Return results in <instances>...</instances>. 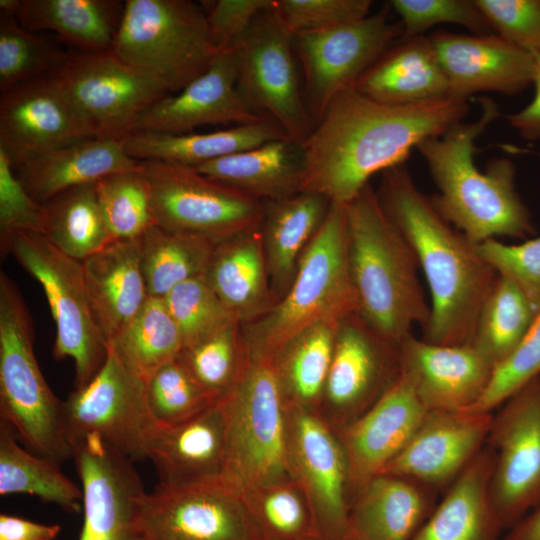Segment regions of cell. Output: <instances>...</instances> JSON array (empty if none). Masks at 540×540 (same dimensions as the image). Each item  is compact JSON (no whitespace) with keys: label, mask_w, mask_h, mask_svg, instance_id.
Here are the masks:
<instances>
[{"label":"cell","mask_w":540,"mask_h":540,"mask_svg":"<svg viewBox=\"0 0 540 540\" xmlns=\"http://www.w3.org/2000/svg\"><path fill=\"white\" fill-rule=\"evenodd\" d=\"M357 309L348 257L347 207L331 203L286 294L263 316L242 324V331L252 358L272 359L303 331L338 323Z\"/></svg>","instance_id":"5b68a950"},{"label":"cell","mask_w":540,"mask_h":540,"mask_svg":"<svg viewBox=\"0 0 540 540\" xmlns=\"http://www.w3.org/2000/svg\"><path fill=\"white\" fill-rule=\"evenodd\" d=\"M138 165L121 140L92 137L32 156L14 168L29 194L43 204L65 190L95 184Z\"/></svg>","instance_id":"f1b7e54d"},{"label":"cell","mask_w":540,"mask_h":540,"mask_svg":"<svg viewBox=\"0 0 540 540\" xmlns=\"http://www.w3.org/2000/svg\"><path fill=\"white\" fill-rule=\"evenodd\" d=\"M492 31L533 56L540 54V0H475Z\"/></svg>","instance_id":"db71d44e"},{"label":"cell","mask_w":540,"mask_h":540,"mask_svg":"<svg viewBox=\"0 0 540 540\" xmlns=\"http://www.w3.org/2000/svg\"><path fill=\"white\" fill-rule=\"evenodd\" d=\"M148 179L158 226L218 244L261 228L263 202L194 167L140 161Z\"/></svg>","instance_id":"30bf717a"},{"label":"cell","mask_w":540,"mask_h":540,"mask_svg":"<svg viewBox=\"0 0 540 540\" xmlns=\"http://www.w3.org/2000/svg\"><path fill=\"white\" fill-rule=\"evenodd\" d=\"M493 415L486 444L495 452L490 491L503 528L540 504V376Z\"/></svg>","instance_id":"9a60e30c"},{"label":"cell","mask_w":540,"mask_h":540,"mask_svg":"<svg viewBox=\"0 0 540 540\" xmlns=\"http://www.w3.org/2000/svg\"><path fill=\"white\" fill-rule=\"evenodd\" d=\"M504 540H540V504L512 526Z\"/></svg>","instance_id":"91938a15"},{"label":"cell","mask_w":540,"mask_h":540,"mask_svg":"<svg viewBox=\"0 0 540 540\" xmlns=\"http://www.w3.org/2000/svg\"><path fill=\"white\" fill-rule=\"evenodd\" d=\"M32 320L20 289L0 271V414L20 440L57 465L73 457L60 401L33 349Z\"/></svg>","instance_id":"8992f818"},{"label":"cell","mask_w":540,"mask_h":540,"mask_svg":"<svg viewBox=\"0 0 540 540\" xmlns=\"http://www.w3.org/2000/svg\"><path fill=\"white\" fill-rule=\"evenodd\" d=\"M384 4L369 16L334 28L294 35L304 74V98L315 125L329 103L353 88L364 72L402 37L400 21Z\"/></svg>","instance_id":"5bb4252c"},{"label":"cell","mask_w":540,"mask_h":540,"mask_svg":"<svg viewBox=\"0 0 540 540\" xmlns=\"http://www.w3.org/2000/svg\"><path fill=\"white\" fill-rule=\"evenodd\" d=\"M58 42L23 28L0 12V91L50 74L67 57Z\"/></svg>","instance_id":"bcb514c9"},{"label":"cell","mask_w":540,"mask_h":540,"mask_svg":"<svg viewBox=\"0 0 540 540\" xmlns=\"http://www.w3.org/2000/svg\"><path fill=\"white\" fill-rule=\"evenodd\" d=\"M231 49L243 94L301 146L314 124L301 91L294 35L279 16L276 4L261 12Z\"/></svg>","instance_id":"8fae6325"},{"label":"cell","mask_w":540,"mask_h":540,"mask_svg":"<svg viewBox=\"0 0 540 540\" xmlns=\"http://www.w3.org/2000/svg\"><path fill=\"white\" fill-rule=\"evenodd\" d=\"M346 207L357 314L382 338L399 346L412 335L413 325L424 329L430 317L416 255L370 184Z\"/></svg>","instance_id":"277c9868"},{"label":"cell","mask_w":540,"mask_h":540,"mask_svg":"<svg viewBox=\"0 0 540 540\" xmlns=\"http://www.w3.org/2000/svg\"><path fill=\"white\" fill-rule=\"evenodd\" d=\"M492 419V412L428 411L382 473L408 477L436 491L448 488L486 445Z\"/></svg>","instance_id":"603a6c76"},{"label":"cell","mask_w":540,"mask_h":540,"mask_svg":"<svg viewBox=\"0 0 540 540\" xmlns=\"http://www.w3.org/2000/svg\"><path fill=\"white\" fill-rule=\"evenodd\" d=\"M495 452L485 445L448 486L412 540H497L503 528L490 491Z\"/></svg>","instance_id":"f546056e"},{"label":"cell","mask_w":540,"mask_h":540,"mask_svg":"<svg viewBox=\"0 0 540 540\" xmlns=\"http://www.w3.org/2000/svg\"><path fill=\"white\" fill-rule=\"evenodd\" d=\"M371 0H276V10L297 35L334 28L371 14Z\"/></svg>","instance_id":"f5cc1de1"},{"label":"cell","mask_w":540,"mask_h":540,"mask_svg":"<svg viewBox=\"0 0 540 540\" xmlns=\"http://www.w3.org/2000/svg\"><path fill=\"white\" fill-rule=\"evenodd\" d=\"M71 442L96 436L131 461L147 459L157 427L146 401L145 382L108 348L107 358L89 383L63 401Z\"/></svg>","instance_id":"4fadbf2b"},{"label":"cell","mask_w":540,"mask_h":540,"mask_svg":"<svg viewBox=\"0 0 540 540\" xmlns=\"http://www.w3.org/2000/svg\"><path fill=\"white\" fill-rule=\"evenodd\" d=\"M145 540H259L241 495L225 482L157 486L143 497Z\"/></svg>","instance_id":"d6986e66"},{"label":"cell","mask_w":540,"mask_h":540,"mask_svg":"<svg viewBox=\"0 0 540 540\" xmlns=\"http://www.w3.org/2000/svg\"><path fill=\"white\" fill-rule=\"evenodd\" d=\"M338 323H322L310 327L290 340L270 359L287 409L318 412Z\"/></svg>","instance_id":"8d00e7d4"},{"label":"cell","mask_w":540,"mask_h":540,"mask_svg":"<svg viewBox=\"0 0 540 540\" xmlns=\"http://www.w3.org/2000/svg\"><path fill=\"white\" fill-rule=\"evenodd\" d=\"M222 399L227 413L224 482L242 496L292 477L287 407L272 361L252 358L245 377Z\"/></svg>","instance_id":"ba28073f"},{"label":"cell","mask_w":540,"mask_h":540,"mask_svg":"<svg viewBox=\"0 0 540 540\" xmlns=\"http://www.w3.org/2000/svg\"><path fill=\"white\" fill-rule=\"evenodd\" d=\"M124 11L118 0H21L16 14L30 32L51 31L74 51H111Z\"/></svg>","instance_id":"d590c367"},{"label":"cell","mask_w":540,"mask_h":540,"mask_svg":"<svg viewBox=\"0 0 540 540\" xmlns=\"http://www.w3.org/2000/svg\"><path fill=\"white\" fill-rule=\"evenodd\" d=\"M401 372L399 346L357 313L336 327L333 354L318 414L336 431L368 411Z\"/></svg>","instance_id":"2e32d148"},{"label":"cell","mask_w":540,"mask_h":540,"mask_svg":"<svg viewBox=\"0 0 540 540\" xmlns=\"http://www.w3.org/2000/svg\"><path fill=\"white\" fill-rule=\"evenodd\" d=\"M60 529L57 524L44 525L12 515H0V539L3 540H54Z\"/></svg>","instance_id":"6f0895ef"},{"label":"cell","mask_w":540,"mask_h":540,"mask_svg":"<svg viewBox=\"0 0 540 540\" xmlns=\"http://www.w3.org/2000/svg\"><path fill=\"white\" fill-rule=\"evenodd\" d=\"M26 493L67 512L82 509L83 493L52 461L21 447L9 424H0V494Z\"/></svg>","instance_id":"ab89813d"},{"label":"cell","mask_w":540,"mask_h":540,"mask_svg":"<svg viewBox=\"0 0 540 540\" xmlns=\"http://www.w3.org/2000/svg\"><path fill=\"white\" fill-rule=\"evenodd\" d=\"M427 412L400 372L395 383L368 411L337 431L348 460L352 498L402 451Z\"/></svg>","instance_id":"d4e9b609"},{"label":"cell","mask_w":540,"mask_h":540,"mask_svg":"<svg viewBox=\"0 0 540 540\" xmlns=\"http://www.w3.org/2000/svg\"><path fill=\"white\" fill-rule=\"evenodd\" d=\"M184 341L163 298L149 297L127 327L108 345L144 382L178 357Z\"/></svg>","instance_id":"60d3db41"},{"label":"cell","mask_w":540,"mask_h":540,"mask_svg":"<svg viewBox=\"0 0 540 540\" xmlns=\"http://www.w3.org/2000/svg\"><path fill=\"white\" fill-rule=\"evenodd\" d=\"M241 497L259 540L317 537L311 505L293 477L261 486Z\"/></svg>","instance_id":"ee69618b"},{"label":"cell","mask_w":540,"mask_h":540,"mask_svg":"<svg viewBox=\"0 0 540 540\" xmlns=\"http://www.w3.org/2000/svg\"><path fill=\"white\" fill-rule=\"evenodd\" d=\"M92 137L48 75L1 92L0 148L14 167L32 156Z\"/></svg>","instance_id":"7402d4cb"},{"label":"cell","mask_w":540,"mask_h":540,"mask_svg":"<svg viewBox=\"0 0 540 540\" xmlns=\"http://www.w3.org/2000/svg\"><path fill=\"white\" fill-rule=\"evenodd\" d=\"M263 249L274 305L288 291L299 262L323 224L331 202L315 193L263 202Z\"/></svg>","instance_id":"d6a6232c"},{"label":"cell","mask_w":540,"mask_h":540,"mask_svg":"<svg viewBox=\"0 0 540 540\" xmlns=\"http://www.w3.org/2000/svg\"><path fill=\"white\" fill-rule=\"evenodd\" d=\"M149 411L158 426L189 419L216 401L177 358L158 368L145 382Z\"/></svg>","instance_id":"7dc6e473"},{"label":"cell","mask_w":540,"mask_h":540,"mask_svg":"<svg viewBox=\"0 0 540 540\" xmlns=\"http://www.w3.org/2000/svg\"><path fill=\"white\" fill-rule=\"evenodd\" d=\"M271 120L256 109L238 84L232 49L219 52L209 68L186 87L152 104L134 131L181 134L214 124L237 125Z\"/></svg>","instance_id":"44dd1931"},{"label":"cell","mask_w":540,"mask_h":540,"mask_svg":"<svg viewBox=\"0 0 540 540\" xmlns=\"http://www.w3.org/2000/svg\"><path fill=\"white\" fill-rule=\"evenodd\" d=\"M468 101L378 102L350 88L337 95L301 145L300 192L348 204L378 172L402 165L425 139L463 121Z\"/></svg>","instance_id":"6da1fadb"},{"label":"cell","mask_w":540,"mask_h":540,"mask_svg":"<svg viewBox=\"0 0 540 540\" xmlns=\"http://www.w3.org/2000/svg\"><path fill=\"white\" fill-rule=\"evenodd\" d=\"M21 0H0V12L17 14Z\"/></svg>","instance_id":"94428289"},{"label":"cell","mask_w":540,"mask_h":540,"mask_svg":"<svg viewBox=\"0 0 540 540\" xmlns=\"http://www.w3.org/2000/svg\"><path fill=\"white\" fill-rule=\"evenodd\" d=\"M96 190L112 241L138 239L158 225L151 186L140 161L136 169L101 179Z\"/></svg>","instance_id":"f6af8a7d"},{"label":"cell","mask_w":540,"mask_h":540,"mask_svg":"<svg viewBox=\"0 0 540 540\" xmlns=\"http://www.w3.org/2000/svg\"><path fill=\"white\" fill-rule=\"evenodd\" d=\"M72 448L83 493L79 540H145L139 514L146 492L133 461L92 435Z\"/></svg>","instance_id":"ac0fdd59"},{"label":"cell","mask_w":540,"mask_h":540,"mask_svg":"<svg viewBox=\"0 0 540 540\" xmlns=\"http://www.w3.org/2000/svg\"><path fill=\"white\" fill-rule=\"evenodd\" d=\"M376 192L411 245L429 287L430 317L423 339L440 345L470 344L498 274L479 254L477 244L442 215L432 196L419 190L403 164L382 172Z\"/></svg>","instance_id":"7a4b0ae2"},{"label":"cell","mask_w":540,"mask_h":540,"mask_svg":"<svg viewBox=\"0 0 540 540\" xmlns=\"http://www.w3.org/2000/svg\"><path fill=\"white\" fill-rule=\"evenodd\" d=\"M362 94L390 105L449 96L448 83L429 36L400 38L359 78Z\"/></svg>","instance_id":"4dcf8cb0"},{"label":"cell","mask_w":540,"mask_h":540,"mask_svg":"<svg viewBox=\"0 0 540 540\" xmlns=\"http://www.w3.org/2000/svg\"><path fill=\"white\" fill-rule=\"evenodd\" d=\"M112 54L175 94L218 54L203 6L190 0H126Z\"/></svg>","instance_id":"52a82bcc"},{"label":"cell","mask_w":540,"mask_h":540,"mask_svg":"<svg viewBox=\"0 0 540 540\" xmlns=\"http://www.w3.org/2000/svg\"><path fill=\"white\" fill-rule=\"evenodd\" d=\"M0 245L3 254H11L41 284L56 325L52 355L73 359L74 388L83 387L103 366L108 344L90 303L82 262L40 233L15 231L0 239Z\"/></svg>","instance_id":"9c48e42d"},{"label":"cell","mask_w":540,"mask_h":540,"mask_svg":"<svg viewBox=\"0 0 540 540\" xmlns=\"http://www.w3.org/2000/svg\"><path fill=\"white\" fill-rule=\"evenodd\" d=\"M400 18L403 39L424 35L438 24H456L472 34L493 33L475 0H392Z\"/></svg>","instance_id":"681fc988"},{"label":"cell","mask_w":540,"mask_h":540,"mask_svg":"<svg viewBox=\"0 0 540 540\" xmlns=\"http://www.w3.org/2000/svg\"><path fill=\"white\" fill-rule=\"evenodd\" d=\"M429 37L452 98L468 101L481 92L512 96L533 85L535 57L495 33L436 30Z\"/></svg>","instance_id":"ffe728a7"},{"label":"cell","mask_w":540,"mask_h":540,"mask_svg":"<svg viewBox=\"0 0 540 540\" xmlns=\"http://www.w3.org/2000/svg\"><path fill=\"white\" fill-rule=\"evenodd\" d=\"M292 477L313 511L319 540H350L352 501L347 456L338 435L317 412L287 409Z\"/></svg>","instance_id":"e0dca14e"},{"label":"cell","mask_w":540,"mask_h":540,"mask_svg":"<svg viewBox=\"0 0 540 540\" xmlns=\"http://www.w3.org/2000/svg\"><path fill=\"white\" fill-rule=\"evenodd\" d=\"M284 138L288 137L282 129L266 120L209 133L135 131L121 141L125 152L135 160L196 167Z\"/></svg>","instance_id":"836d02e7"},{"label":"cell","mask_w":540,"mask_h":540,"mask_svg":"<svg viewBox=\"0 0 540 540\" xmlns=\"http://www.w3.org/2000/svg\"><path fill=\"white\" fill-rule=\"evenodd\" d=\"M86 289L109 345L149 299L138 239L115 240L82 261Z\"/></svg>","instance_id":"83f0119b"},{"label":"cell","mask_w":540,"mask_h":540,"mask_svg":"<svg viewBox=\"0 0 540 540\" xmlns=\"http://www.w3.org/2000/svg\"><path fill=\"white\" fill-rule=\"evenodd\" d=\"M482 258L496 273L515 284L535 311H540V236L510 245L496 238L477 244Z\"/></svg>","instance_id":"816d5d0a"},{"label":"cell","mask_w":540,"mask_h":540,"mask_svg":"<svg viewBox=\"0 0 540 540\" xmlns=\"http://www.w3.org/2000/svg\"><path fill=\"white\" fill-rule=\"evenodd\" d=\"M0 540H3V539H0Z\"/></svg>","instance_id":"e7e4bbea"},{"label":"cell","mask_w":540,"mask_h":540,"mask_svg":"<svg viewBox=\"0 0 540 540\" xmlns=\"http://www.w3.org/2000/svg\"><path fill=\"white\" fill-rule=\"evenodd\" d=\"M536 315L522 291L498 275L482 304L470 344L495 369L520 344Z\"/></svg>","instance_id":"b9f144b4"},{"label":"cell","mask_w":540,"mask_h":540,"mask_svg":"<svg viewBox=\"0 0 540 540\" xmlns=\"http://www.w3.org/2000/svg\"><path fill=\"white\" fill-rule=\"evenodd\" d=\"M48 76L95 138L123 140L146 109L170 95L111 51L69 52Z\"/></svg>","instance_id":"7c38bea8"},{"label":"cell","mask_w":540,"mask_h":540,"mask_svg":"<svg viewBox=\"0 0 540 540\" xmlns=\"http://www.w3.org/2000/svg\"><path fill=\"white\" fill-rule=\"evenodd\" d=\"M147 459L163 488L224 482L227 413L223 399L179 423L157 425Z\"/></svg>","instance_id":"484cf974"},{"label":"cell","mask_w":540,"mask_h":540,"mask_svg":"<svg viewBox=\"0 0 540 540\" xmlns=\"http://www.w3.org/2000/svg\"><path fill=\"white\" fill-rule=\"evenodd\" d=\"M203 276L241 324L274 306L260 229L216 244Z\"/></svg>","instance_id":"1f68e13d"},{"label":"cell","mask_w":540,"mask_h":540,"mask_svg":"<svg viewBox=\"0 0 540 540\" xmlns=\"http://www.w3.org/2000/svg\"><path fill=\"white\" fill-rule=\"evenodd\" d=\"M303 154L288 138L218 158L194 167L261 202L281 200L300 192Z\"/></svg>","instance_id":"e575fe53"},{"label":"cell","mask_w":540,"mask_h":540,"mask_svg":"<svg viewBox=\"0 0 540 540\" xmlns=\"http://www.w3.org/2000/svg\"><path fill=\"white\" fill-rule=\"evenodd\" d=\"M178 359L215 400L227 396L245 377L252 363L250 348L238 321L185 346Z\"/></svg>","instance_id":"7bdbcfd3"},{"label":"cell","mask_w":540,"mask_h":540,"mask_svg":"<svg viewBox=\"0 0 540 540\" xmlns=\"http://www.w3.org/2000/svg\"><path fill=\"white\" fill-rule=\"evenodd\" d=\"M534 57H535V60H536L537 69L540 72V54L535 55Z\"/></svg>","instance_id":"6125c7cd"},{"label":"cell","mask_w":540,"mask_h":540,"mask_svg":"<svg viewBox=\"0 0 540 540\" xmlns=\"http://www.w3.org/2000/svg\"><path fill=\"white\" fill-rule=\"evenodd\" d=\"M138 245L149 296L164 298L177 285L204 275L216 244L156 225Z\"/></svg>","instance_id":"f35d334b"},{"label":"cell","mask_w":540,"mask_h":540,"mask_svg":"<svg viewBox=\"0 0 540 540\" xmlns=\"http://www.w3.org/2000/svg\"><path fill=\"white\" fill-rule=\"evenodd\" d=\"M436 492L408 477L375 475L352 498L350 540H412L435 508Z\"/></svg>","instance_id":"4316f807"},{"label":"cell","mask_w":540,"mask_h":540,"mask_svg":"<svg viewBox=\"0 0 540 540\" xmlns=\"http://www.w3.org/2000/svg\"><path fill=\"white\" fill-rule=\"evenodd\" d=\"M163 299L180 330L184 347L232 321H238L223 305L203 275L177 285Z\"/></svg>","instance_id":"c3c4849f"},{"label":"cell","mask_w":540,"mask_h":540,"mask_svg":"<svg viewBox=\"0 0 540 540\" xmlns=\"http://www.w3.org/2000/svg\"><path fill=\"white\" fill-rule=\"evenodd\" d=\"M401 373L428 411H467L486 391L494 367L471 345H440L408 336Z\"/></svg>","instance_id":"cb8c5ba5"},{"label":"cell","mask_w":540,"mask_h":540,"mask_svg":"<svg viewBox=\"0 0 540 540\" xmlns=\"http://www.w3.org/2000/svg\"><path fill=\"white\" fill-rule=\"evenodd\" d=\"M538 376H540V311L520 344L494 369L483 396L467 411L491 413Z\"/></svg>","instance_id":"f907efd6"},{"label":"cell","mask_w":540,"mask_h":540,"mask_svg":"<svg viewBox=\"0 0 540 540\" xmlns=\"http://www.w3.org/2000/svg\"><path fill=\"white\" fill-rule=\"evenodd\" d=\"M480 104L476 120L461 121L417 146L439 190L432 198L442 215L476 244L532 236L536 230L517 191L513 161L494 158L484 171L474 162L476 139L500 116L491 98L482 97Z\"/></svg>","instance_id":"3957f363"},{"label":"cell","mask_w":540,"mask_h":540,"mask_svg":"<svg viewBox=\"0 0 540 540\" xmlns=\"http://www.w3.org/2000/svg\"><path fill=\"white\" fill-rule=\"evenodd\" d=\"M302 540H319L317 537H309V538H305V539H302Z\"/></svg>","instance_id":"be15d7a7"},{"label":"cell","mask_w":540,"mask_h":540,"mask_svg":"<svg viewBox=\"0 0 540 540\" xmlns=\"http://www.w3.org/2000/svg\"><path fill=\"white\" fill-rule=\"evenodd\" d=\"M202 4L217 52L230 50L254 19L276 0H217Z\"/></svg>","instance_id":"9f6ffc18"},{"label":"cell","mask_w":540,"mask_h":540,"mask_svg":"<svg viewBox=\"0 0 540 540\" xmlns=\"http://www.w3.org/2000/svg\"><path fill=\"white\" fill-rule=\"evenodd\" d=\"M44 222V205L29 194L0 148V239L15 231L42 234Z\"/></svg>","instance_id":"11a10c76"},{"label":"cell","mask_w":540,"mask_h":540,"mask_svg":"<svg viewBox=\"0 0 540 540\" xmlns=\"http://www.w3.org/2000/svg\"><path fill=\"white\" fill-rule=\"evenodd\" d=\"M535 93L532 101L517 113L507 115L509 125L527 141L540 140V72L533 82Z\"/></svg>","instance_id":"680465c9"},{"label":"cell","mask_w":540,"mask_h":540,"mask_svg":"<svg viewBox=\"0 0 540 540\" xmlns=\"http://www.w3.org/2000/svg\"><path fill=\"white\" fill-rule=\"evenodd\" d=\"M43 205L42 235L71 258L82 262L112 242L96 183L65 190Z\"/></svg>","instance_id":"74e56055"}]
</instances>
